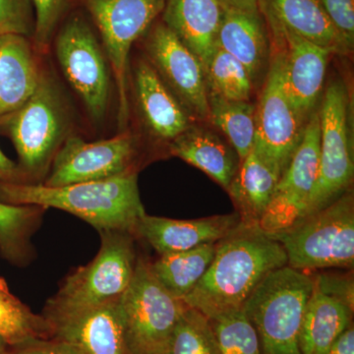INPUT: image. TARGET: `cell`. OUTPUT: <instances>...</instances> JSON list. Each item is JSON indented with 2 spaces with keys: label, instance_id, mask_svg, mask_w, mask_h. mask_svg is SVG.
Here are the masks:
<instances>
[{
  "label": "cell",
  "instance_id": "1",
  "mask_svg": "<svg viewBox=\"0 0 354 354\" xmlns=\"http://www.w3.org/2000/svg\"><path fill=\"white\" fill-rule=\"evenodd\" d=\"M286 265L288 256L279 241L241 223L216 242L215 257L183 304L208 319L242 308L268 274Z\"/></svg>",
  "mask_w": 354,
  "mask_h": 354
},
{
  "label": "cell",
  "instance_id": "2",
  "mask_svg": "<svg viewBox=\"0 0 354 354\" xmlns=\"http://www.w3.org/2000/svg\"><path fill=\"white\" fill-rule=\"evenodd\" d=\"M0 202L62 209L90 223L99 232L134 234L140 218L146 214L134 171L62 187L43 183L8 184L0 189Z\"/></svg>",
  "mask_w": 354,
  "mask_h": 354
},
{
  "label": "cell",
  "instance_id": "3",
  "mask_svg": "<svg viewBox=\"0 0 354 354\" xmlns=\"http://www.w3.org/2000/svg\"><path fill=\"white\" fill-rule=\"evenodd\" d=\"M94 259L64 279L44 307L48 322L76 315L120 300L131 283L137 259L132 234L102 232Z\"/></svg>",
  "mask_w": 354,
  "mask_h": 354
},
{
  "label": "cell",
  "instance_id": "4",
  "mask_svg": "<svg viewBox=\"0 0 354 354\" xmlns=\"http://www.w3.org/2000/svg\"><path fill=\"white\" fill-rule=\"evenodd\" d=\"M314 279L286 265L268 274L242 310L259 337L261 354H301L299 335Z\"/></svg>",
  "mask_w": 354,
  "mask_h": 354
},
{
  "label": "cell",
  "instance_id": "5",
  "mask_svg": "<svg viewBox=\"0 0 354 354\" xmlns=\"http://www.w3.org/2000/svg\"><path fill=\"white\" fill-rule=\"evenodd\" d=\"M285 248L288 265L295 269L353 268L354 202L353 193L272 237Z\"/></svg>",
  "mask_w": 354,
  "mask_h": 354
},
{
  "label": "cell",
  "instance_id": "6",
  "mask_svg": "<svg viewBox=\"0 0 354 354\" xmlns=\"http://www.w3.org/2000/svg\"><path fill=\"white\" fill-rule=\"evenodd\" d=\"M120 304L130 353H169L186 305L158 283L150 263L137 260L134 276Z\"/></svg>",
  "mask_w": 354,
  "mask_h": 354
},
{
  "label": "cell",
  "instance_id": "7",
  "mask_svg": "<svg viewBox=\"0 0 354 354\" xmlns=\"http://www.w3.org/2000/svg\"><path fill=\"white\" fill-rule=\"evenodd\" d=\"M66 128L64 104L55 84L43 77L36 92L18 111L0 118V132L12 141L24 176H39L53 162Z\"/></svg>",
  "mask_w": 354,
  "mask_h": 354
},
{
  "label": "cell",
  "instance_id": "8",
  "mask_svg": "<svg viewBox=\"0 0 354 354\" xmlns=\"http://www.w3.org/2000/svg\"><path fill=\"white\" fill-rule=\"evenodd\" d=\"M265 19L271 31V53L264 88L256 106L253 149L283 174L301 142L307 120L293 108L283 86V41L281 32L270 18Z\"/></svg>",
  "mask_w": 354,
  "mask_h": 354
},
{
  "label": "cell",
  "instance_id": "9",
  "mask_svg": "<svg viewBox=\"0 0 354 354\" xmlns=\"http://www.w3.org/2000/svg\"><path fill=\"white\" fill-rule=\"evenodd\" d=\"M318 113L320 120L318 176L304 218L326 208L348 192L353 179L351 100L348 88L342 81L335 80L330 84Z\"/></svg>",
  "mask_w": 354,
  "mask_h": 354
},
{
  "label": "cell",
  "instance_id": "10",
  "mask_svg": "<svg viewBox=\"0 0 354 354\" xmlns=\"http://www.w3.org/2000/svg\"><path fill=\"white\" fill-rule=\"evenodd\" d=\"M165 0H85L101 34L118 92V124L128 120V57L133 44L162 13Z\"/></svg>",
  "mask_w": 354,
  "mask_h": 354
},
{
  "label": "cell",
  "instance_id": "11",
  "mask_svg": "<svg viewBox=\"0 0 354 354\" xmlns=\"http://www.w3.org/2000/svg\"><path fill=\"white\" fill-rule=\"evenodd\" d=\"M55 53L64 76L88 113L95 120H101L109 104L108 67L101 46L83 16L74 14L62 26Z\"/></svg>",
  "mask_w": 354,
  "mask_h": 354
},
{
  "label": "cell",
  "instance_id": "12",
  "mask_svg": "<svg viewBox=\"0 0 354 354\" xmlns=\"http://www.w3.org/2000/svg\"><path fill=\"white\" fill-rule=\"evenodd\" d=\"M320 153L319 113L310 115L304 137L283 174L257 227L270 237L290 230L301 221L315 186Z\"/></svg>",
  "mask_w": 354,
  "mask_h": 354
},
{
  "label": "cell",
  "instance_id": "13",
  "mask_svg": "<svg viewBox=\"0 0 354 354\" xmlns=\"http://www.w3.org/2000/svg\"><path fill=\"white\" fill-rule=\"evenodd\" d=\"M136 156V138L128 133L95 142L70 136L55 153L50 174L43 184L62 187L113 178L133 171Z\"/></svg>",
  "mask_w": 354,
  "mask_h": 354
},
{
  "label": "cell",
  "instance_id": "14",
  "mask_svg": "<svg viewBox=\"0 0 354 354\" xmlns=\"http://www.w3.org/2000/svg\"><path fill=\"white\" fill-rule=\"evenodd\" d=\"M149 62L190 118L209 120L208 88L200 60L160 22L146 41Z\"/></svg>",
  "mask_w": 354,
  "mask_h": 354
},
{
  "label": "cell",
  "instance_id": "15",
  "mask_svg": "<svg viewBox=\"0 0 354 354\" xmlns=\"http://www.w3.org/2000/svg\"><path fill=\"white\" fill-rule=\"evenodd\" d=\"M270 18L278 27L283 41V86L298 114L308 120L322 93L332 50L307 41Z\"/></svg>",
  "mask_w": 354,
  "mask_h": 354
},
{
  "label": "cell",
  "instance_id": "16",
  "mask_svg": "<svg viewBox=\"0 0 354 354\" xmlns=\"http://www.w3.org/2000/svg\"><path fill=\"white\" fill-rule=\"evenodd\" d=\"M241 223L239 214L197 220H174L145 214L137 223L134 234L162 256L216 243L232 234Z\"/></svg>",
  "mask_w": 354,
  "mask_h": 354
},
{
  "label": "cell",
  "instance_id": "17",
  "mask_svg": "<svg viewBox=\"0 0 354 354\" xmlns=\"http://www.w3.org/2000/svg\"><path fill=\"white\" fill-rule=\"evenodd\" d=\"M120 300L48 322L51 337L70 342L83 354H131Z\"/></svg>",
  "mask_w": 354,
  "mask_h": 354
},
{
  "label": "cell",
  "instance_id": "18",
  "mask_svg": "<svg viewBox=\"0 0 354 354\" xmlns=\"http://www.w3.org/2000/svg\"><path fill=\"white\" fill-rule=\"evenodd\" d=\"M29 39L22 35H0V118L18 111L43 79Z\"/></svg>",
  "mask_w": 354,
  "mask_h": 354
},
{
  "label": "cell",
  "instance_id": "19",
  "mask_svg": "<svg viewBox=\"0 0 354 354\" xmlns=\"http://www.w3.org/2000/svg\"><path fill=\"white\" fill-rule=\"evenodd\" d=\"M353 302L335 295L317 279L299 335L301 354H326L351 327Z\"/></svg>",
  "mask_w": 354,
  "mask_h": 354
},
{
  "label": "cell",
  "instance_id": "20",
  "mask_svg": "<svg viewBox=\"0 0 354 354\" xmlns=\"http://www.w3.org/2000/svg\"><path fill=\"white\" fill-rule=\"evenodd\" d=\"M216 46L245 66L255 83L268 68L269 29L262 13L245 12L223 7Z\"/></svg>",
  "mask_w": 354,
  "mask_h": 354
},
{
  "label": "cell",
  "instance_id": "21",
  "mask_svg": "<svg viewBox=\"0 0 354 354\" xmlns=\"http://www.w3.org/2000/svg\"><path fill=\"white\" fill-rule=\"evenodd\" d=\"M220 0H165L162 23L206 66L223 17Z\"/></svg>",
  "mask_w": 354,
  "mask_h": 354
},
{
  "label": "cell",
  "instance_id": "22",
  "mask_svg": "<svg viewBox=\"0 0 354 354\" xmlns=\"http://www.w3.org/2000/svg\"><path fill=\"white\" fill-rule=\"evenodd\" d=\"M135 88L140 111L147 127L156 137L172 141L191 127L189 114L150 62H140L137 65Z\"/></svg>",
  "mask_w": 354,
  "mask_h": 354
},
{
  "label": "cell",
  "instance_id": "23",
  "mask_svg": "<svg viewBox=\"0 0 354 354\" xmlns=\"http://www.w3.org/2000/svg\"><path fill=\"white\" fill-rule=\"evenodd\" d=\"M261 9L286 29L334 55L348 53L321 0H261Z\"/></svg>",
  "mask_w": 354,
  "mask_h": 354
},
{
  "label": "cell",
  "instance_id": "24",
  "mask_svg": "<svg viewBox=\"0 0 354 354\" xmlns=\"http://www.w3.org/2000/svg\"><path fill=\"white\" fill-rule=\"evenodd\" d=\"M281 176L278 167L254 149L241 160L228 191L239 207L242 225L257 227Z\"/></svg>",
  "mask_w": 354,
  "mask_h": 354
},
{
  "label": "cell",
  "instance_id": "25",
  "mask_svg": "<svg viewBox=\"0 0 354 354\" xmlns=\"http://www.w3.org/2000/svg\"><path fill=\"white\" fill-rule=\"evenodd\" d=\"M169 151L227 190L239 171V157L216 135L203 128H187L171 141Z\"/></svg>",
  "mask_w": 354,
  "mask_h": 354
},
{
  "label": "cell",
  "instance_id": "26",
  "mask_svg": "<svg viewBox=\"0 0 354 354\" xmlns=\"http://www.w3.org/2000/svg\"><path fill=\"white\" fill-rule=\"evenodd\" d=\"M216 243L204 244L183 252L167 254L150 264L155 278L174 297L183 300L208 270Z\"/></svg>",
  "mask_w": 354,
  "mask_h": 354
},
{
  "label": "cell",
  "instance_id": "27",
  "mask_svg": "<svg viewBox=\"0 0 354 354\" xmlns=\"http://www.w3.org/2000/svg\"><path fill=\"white\" fill-rule=\"evenodd\" d=\"M43 209L0 202V254L4 259L14 265H25L31 259V236L41 223Z\"/></svg>",
  "mask_w": 354,
  "mask_h": 354
},
{
  "label": "cell",
  "instance_id": "28",
  "mask_svg": "<svg viewBox=\"0 0 354 354\" xmlns=\"http://www.w3.org/2000/svg\"><path fill=\"white\" fill-rule=\"evenodd\" d=\"M209 121L225 135L239 160L252 151L256 133V106L230 101L208 92Z\"/></svg>",
  "mask_w": 354,
  "mask_h": 354
},
{
  "label": "cell",
  "instance_id": "29",
  "mask_svg": "<svg viewBox=\"0 0 354 354\" xmlns=\"http://www.w3.org/2000/svg\"><path fill=\"white\" fill-rule=\"evenodd\" d=\"M0 335L9 346L50 337V328L43 315L35 314L11 292L0 277Z\"/></svg>",
  "mask_w": 354,
  "mask_h": 354
},
{
  "label": "cell",
  "instance_id": "30",
  "mask_svg": "<svg viewBox=\"0 0 354 354\" xmlns=\"http://www.w3.org/2000/svg\"><path fill=\"white\" fill-rule=\"evenodd\" d=\"M209 93L230 101L249 102L254 82L245 66L215 46L204 68Z\"/></svg>",
  "mask_w": 354,
  "mask_h": 354
},
{
  "label": "cell",
  "instance_id": "31",
  "mask_svg": "<svg viewBox=\"0 0 354 354\" xmlns=\"http://www.w3.org/2000/svg\"><path fill=\"white\" fill-rule=\"evenodd\" d=\"M218 354H261L259 337L242 308L209 319Z\"/></svg>",
  "mask_w": 354,
  "mask_h": 354
},
{
  "label": "cell",
  "instance_id": "32",
  "mask_svg": "<svg viewBox=\"0 0 354 354\" xmlns=\"http://www.w3.org/2000/svg\"><path fill=\"white\" fill-rule=\"evenodd\" d=\"M169 354H218L209 319L186 306L172 335Z\"/></svg>",
  "mask_w": 354,
  "mask_h": 354
},
{
  "label": "cell",
  "instance_id": "33",
  "mask_svg": "<svg viewBox=\"0 0 354 354\" xmlns=\"http://www.w3.org/2000/svg\"><path fill=\"white\" fill-rule=\"evenodd\" d=\"M35 11V28L32 38L39 51H46L50 44L69 0H32Z\"/></svg>",
  "mask_w": 354,
  "mask_h": 354
},
{
  "label": "cell",
  "instance_id": "34",
  "mask_svg": "<svg viewBox=\"0 0 354 354\" xmlns=\"http://www.w3.org/2000/svg\"><path fill=\"white\" fill-rule=\"evenodd\" d=\"M34 28L32 0H0V35L17 34L31 38Z\"/></svg>",
  "mask_w": 354,
  "mask_h": 354
},
{
  "label": "cell",
  "instance_id": "35",
  "mask_svg": "<svg viewBox=\"0 0 354 354\" xmlns=\"http://www.w3.org/2000/svg\"><path fill=\"white\" fill-rule=\"evenodd\" d=\"M328 17L351 51L354 41V0H321Z\"/></svg>",
  "mask_w": 354,
  "mask_h": 354
},
{
  "label": "cell",
  "instance_id": "36",
  "mask_svg": "<svg viewBox=\"0 0 354 354\" xmlns=\"http://www.w3.org/2000/svg\"><path fill=\"white\" fill-rule=\"evenodd\" d=\"M9 348L4 354H83L70 342L53 337L32 339Z\"/></svg>",
  "mask_w": 354,
  "mask_h": 354
},
{
  "label": "cell",
  "instance_id": "37",
  "mask_svg": "<svg viewBox=\"0 0 354 354\" xmlns=\"http://www.w3.org/2000/svg\"><path fill=\"white\" fill-rule=\"evenodd\" d=\"M25 183L19 167L0 149V189L8 184Z\"/></svg>",
  "mask_w": 354,
  "mask_h": 354
},
{
  "label": "cell",
  "instance_id": "38",
  "mask_svg": "<svg viewBox=\"0 0 354 354\" xmlns=\"http://www.w3.org/2000/svg\"><path fill=\"white\" fill-rule=\"evenodd\" d=\"M326 354H354V330L348 328Z\"/></svg>",
  "mask_w": 354,
  "mask_h": 354
},
{
  "label": "cell",
  "instance_id": "39",
  "mask_svg": "<svg viewBox=\"0 0 354 354\" xmlns=\"http://www.w3.org/2000/svg\"><path fill=\"white\" fill-rule=\"evenodd\" d=\"M223 7L251 13H262L261 0H220Z\"/></svg>",
  "mask_w": 354,
  "mask_h": 354
},
{
  "label": "cell",
  "instance_id": "40",
  "mask_svg": "<svg viewBox=\"0 0 354 354\" xmlns=\"http://www.w3.org/2000/svg\"><path fill=\"white\" fill-rule=\"evenodd\" d=\"M8 348V344H7L6 339L0 335V354L6 353Z\"/></svg>",
  "mask_w": 354,
  "mask_h": 354
},
{
  "label": "cell",
  "instance_id": "41",
  "mask_svg": "<svg viewBox=\"0 0 354 354\" xmlns=\"http://www.w3.org/2000/svg\"><path fill=\"white\" fill-rule=\"evenodd\" d=\"M167 354H169V353H167Z\"/></svg>",
  "mask_w": 354,
  "mask_h": 354
}]
</instances>
